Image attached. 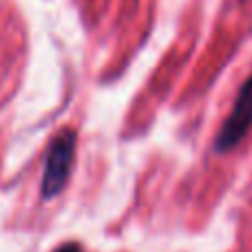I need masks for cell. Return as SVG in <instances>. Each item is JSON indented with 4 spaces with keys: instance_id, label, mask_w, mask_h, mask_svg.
<instances>
[{
    "instance_id": "cell-1",
    "label": "cell",
    "mask_w": 252,
    "mask_h": 252,
    "mask_svg": "<svg viewBox=\"0 0 252 252\" xmlns=\"http://www.w3.org/2000/svg\"><path fill=\"white\" fill-rule=\"evenodd\" d=\"M75 151H78V133L73 128H62L49 142L47 155H44L42 182H40V195L44 201L53 199L66 188L75 164Z\"/></svg>"
},
{
    "instance_id": "cell-2",
    "label": "cell",
    "mask_w": 252,
    "mask_h": 252,
    "mask_svg": "<svg viewBox=\"0 0 252 252\" xmlns=\"http://www.w3.org/2000/svg\"><path fill=\"white\" fill-rule=\"evenodd\" d=\"M250 126H252V73L244 82V87L239 89V93H237L235 106H232L230 115L226 118V122L221 124L217 137H215L213 151L219 153V155L230 153L232 148H237L244 142Z\"/></svg>"
},
{
    "instance_id": "cell-3",
    "label": "cell",
    "mask_w": 252,
    "mask_h": 252,
    "mask_svg": "<svg viewBox=\"0 0 252 252\" xmlns=\"http://www.w3.org/2000/svg\"><path fill=\"white\" fill-rule=\"evenodd\" d=\"M53 252H82V246L78 241H64L62 246H58Z\"/></svg>"
}]
</instances>
